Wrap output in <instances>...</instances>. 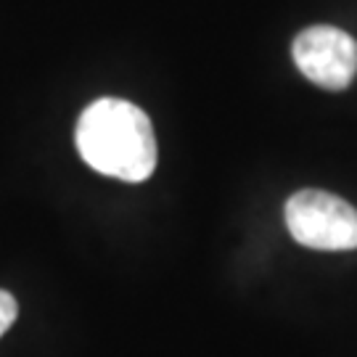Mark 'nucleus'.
Segmentation results:
<instances>
[{"instance_id":"f257e3e1","label":"nucleus","mask_w":357,"mask_h":357,"mask_svg":"<svg viewBox=\"0 0 357 357\" xmlns=\"http://www.w3.org/2000/svg\"><path fill=\"white\" fill-rule=\"evenodd\" d=\"M77 151L96 172L143 183L156 169V135L149 114L122 98H98L79 114Z\"/></svg>"},{"instance_id":"f03ea898","label":"nucleus","mask_w":357,"mask_h":357,"mask_svg":"<svg viewBox=\"0 0 357 357\" xmlns=\"http://www.w3.org/2000/svg\"><path fill=\"white\" fill-rule=\"evenodd\" d=\"M286 228L294 241L307 249H357V209L344 199L318 188H305L286 202Z\"/></svg>"},{"instance_id":"7ed1b4c3","label":"nucleus","mask_w":357,"mask_h":357,"mask_svg":"<svg viewBox=\"0 0 357 357\" xmlns=\"http://www.w3.org/2000/svg\"><path fill=\"white\" fill-rule=\"evenodd\" d=\"M299 72L326 90H344L357 77V40L331 24L307 26L294 38Z\"/></svg>"},{"instance_id":"20e7f679","label":"nucleus","mask_w":357,"mask_h":357,"mask_svg":"<svg viewBox=\"0 0 357 357\" xmlns=\"http://www.w3.org/2000/svg\"><path fill=\"white\" fill-rule=\"evenodd\" d=\"M19 315V305H16V299H13V294L3 291L0 289V336L8 331L13 326V320Z\"/></svg>"}]
</instances>
